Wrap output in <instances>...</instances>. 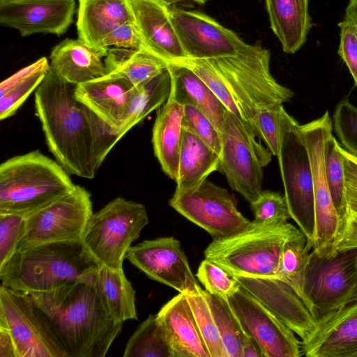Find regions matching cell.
Wrapping results in <instances>:
<instances>
[{"mask_svg": "<svg viewBox=\"0 0 357 357\" xmlns=\"http://www.w3.org/2000/svg\"><path fill=\"white\" fill-rule=\"evenodd\" d=\"M50 70L35 91V111L49 151L70 174L93 178L122 137Z\"/></svg>", "mask_w": 357, "mask_h": 357, "instance_id": "obj_1", "label": "cell"}, {"mask_svg": "<svg viewBox=\"0 0 357 357\" xmlns=\"http://www.w3.org/2000/svg\"><path fill=\"white\" fill-rule=\"evenodd\" d=\"M87 275L52 291L26 294L65 357L105 356L123 328Z\"/></svg>", "mask_w": 357, "mask_h": 357, "instance_id": "obj_2", "label": "cell"}, {"mask_svg": "<svg viewBox=\"0 0 357 357\" xmlns=\"http://www.w3.org/2000/svg\"><path fill=\"white\" fill-rule=\"evenodd\" d=\"M98 265L82 241L41 243L16 251L0 266L1 284L24 294L82 280Z\"/></svg>", "mask_w": 357, "mask_h": 357, "instance_id": "obj_3", "label": "cell"}, {"mask_svg": "<svg viewBox=\"0 0 357 357\" xmlns=\"http://www.w3.org/2000/svg\"><path fill=\"white\" fill-rule=\"evenodd\" d=\"M69 174L39 150L0 165V213L26 216L73 190Z\"/></svg>", "mask_w": 357, "mask_h": 357, "instance_id": "obj_4", "label": "cell"}, {"mask_svg": "<svg viewBox=\"0 0 357 357\" xmlns=\"http://www.w3.org/2000/svg\"><path fill=\"white\" fill-rule=\"evenodd\" d=\"M270 52L259 44L237 54L206 59L217 71L241 112L243 123L254 131L257 114L282 105L294 96L270 71Z\"/></svg>", "mask_w": 357, "mask_h": 357, "instance_id": "obj_5", "label": "cell"}, {"mask_svg": "<svg viewBox=\"0 0 357 357\" xmlns=\"http://www.w3.org/2000/svg\"><path fill=\"white\" fill-rule=\"evenodd\" d=\"M298 230L287 222L261 224L252 220L235 234L213 239L204 250V257L234 276L280 279L284 244Z\"/></svg>", "mask_w": 357, "mask_h": 357, "instance_id": "obj_6", "label": "cell"}, {"mask_svg": "<svg viewBox=\"0 0 357 357\" xmlns=\"http://www.w3.org/2000/svg\"><path fill=\"white\" fill-rule=\"evenodd\" d=\"M277 157L290 217L312 245L315 235V212L310 157L300 131V124L284 107L280 112Z\"/></svg>", "mask_w": 357, "mask_h": 357, "instance_id": "obj_7", "label": "cell"}, {"mask_svg": "<svg viewBox=\"0 0 357 357\" xmlns=\"http://www.w3.org/2000/svg\"><path fill=\"white\" fill-rule=\"evenodd\" d=\"M149 222L142 204L116 197L93 213L82 241L98 266L123 270L127 251Z\"/></svg>", "mask_w": 357, "mask_h": 357, "instance_id": "obj_8", "label": "cell"}, {"mask_svg": "<svg viewBox=\"0 0 357 357\" xmlns=\"http://www.w3.org/2000/svg\"><path fill=\"white\" fill-rule=\"evenodd\" d=\"M220 133L218 170L230 187L251 204L262 190L263 169L271 162L272 153L256 139L253 130L228 109Z\"/></svg>", "mask_w": 357, "mask_h": 357, "instance_id": "obj_9", "label": "cell"}, {"mask_svg": "<svg viewBox=\"0 0 357 357\" xmlns=\"http://www.w3.org/2000/svg\"><path fill=\"white\" fill-rule=\"evenodd\" d=\"M93 213L91 193L75 185L70 192L25 216L24 231L16 251L50 242L82 241Z\"/></svg>", "mask_w": 357, "mask_h": 357, "instance_id": "obj_10", "label": "cell"}, {"mask_svg": "<svg viewBox=\"0 0 357 357\" xmlns=\"http://www.w3.org/2000/svg\"><path fill=\"white\" fill-rule=\"evenodd\" d=\"M300 131L308 151L313 178L315 235L312 251L319 257H329L335 253V243L342 225L325 170V142L333 131L329 112L326 111L319 119L300 125Z\"/></svg>", "mask_w": 357, "mask_h": 357, "instance_id": "obj_11", "label": "cell"}, {"mask_svg": "<svg viewBox=\"0 0 357 357\" xmlns=\"http://www.w3.org/2000/svg\"><path fill=\"white\" fill-rule=\"evenodd\" d=\"M357 289V248L321 257L312 250L304 292L319 317L344 305Z\"/></svg>", "mask_w": 357, "mask_h": 357, "instance_id": "obj_12", "label": "cell"}, {"mask_svg": "<svg viewBox=\"0 0 357 357\" xmlns=\"http://www.w3.org/2000/svg\"><path fill=\"white\" fill-rule=\"evenodd\" d=\"M169 204L213 239L235 234L250 223L238 211L234 195L208 180L190 191L174 193Z\"/></svg>", "mask_w": 357, "mask_h": 357, "instance_id": "obj_13", "label": "cell"}, {"mask_svg": "<svg viewBox=\"0 0 357 357\" xmlns=\"http://www.w3.org/2000/svg\"><path fill=\"white\" fill-rule=\"evenodd\" d=\"M0 327L14 343L16 357H65L26 294L1 284Z\"/></svg>", "mask_w": 357, "mask_h": 357, "instance_id": "obj_14", "label": "cell"}, {"mask_svg": "<svg viewBox=\"0 0 357 357\" xmlns=\"http://www.w3.org/2000/svg\"><path fill=\"white\" fill-rule=\"evenodd\" d=\"M169 13L188 59L232 56L249 46L232 30L204 13L169 6Z\"/></svg>", "mask_w": 357, "mask_h": 357, "instance_id": "obj_15", "label": "cell"}, {"mask_svg": "<svg viewBox=\"0 0 357 357\" xmlns=\"http://www.w3.org/2000/svg\"><path fill=\"white\" fill-rule=\"evenodd\" d=\"M227 301L264 357L303 356L301 342L294 332L245 289L240 286Z\"/></svg>", "mask_w": 357, "mask_h": 357, "instance_id": "obj_16", "label": "cell"}, {"mask_svg": "<svg viewBox=\"0 0 357 357\" xmlns=\"http://www.w3.org/2000/svg\"><path fill=\"white\" fill-rule=\"evenodd\" d=\"M126 259L149 278L186 294L200 286L179 241L173 236L144 240L132 245Z\"/></svg>", "mask_w": 357, "mask_h": 357, "instance_id": "obj_17", "label": "cell"}, {"mask_svg": "<svg viewBox=\"0 0 357 357\" xmlns=\"http://www.w3.org/2000/svg\"><path fill=\"white\" fill-rule=\"evenodd\" d=\"M234 277L242 288L298 335L301 341L307 339L315 329L317 317L283 280L269 277Z\"/></svg>", "mask_w": 357, "mask_h": 357, "instance_id": "obj_18", "label": "cell"}, {"mask_svg": "<svg viewBox=\"0 0 357 357\" xmlns=\"http://www.w3.org/2000/svg\"><path fill=\"white\" fill-rule=\"evenodd\" d=\"M75 8V0H0V23L22 36H60L71 24Z\"/></svg>", "mask_w": 357, "mask_h": 357, "instance_id": "obj_19", "label": "cell"}, {"mask_svg": "<svg viewBox=\"0 0 357 357\" xmlns=\"http://www.w3.org/2000/svg\"><path fill=\"white\" fill-rule=\"evenodd\" d=\"M301 344L307 357H357V300L319 317Z\"/></svg>", "mask_w": 357, "mask_h": 357, "instance_id": "obj_20", "label": "cell"}, {"mask_svg": "<svg viewBox=\"0 0 357 357\" xmlns=\"http://www.w3.org/2000/svg\"><path fill=\"white\" fill-rule=\"evenodd\" d=\"M128 1L147 50L168 63L188 59L174 27L169 5L160 0Z\"/></svg>", "mask_w": 357, "mask_h": 357, "instance_id": "obj_21", "label": "cell"}, {"mask_svg": "<svg viewBox=\"0 0 357 357\" xmlns=\"http://www.w3.org/2000/svg\"><path fill=\"white\" fill-rule=\"evenodd\" d=\"M135 91L125 77L108 73L76 85L75 96L119 134Z\"/></svg>", "mask_w": 357, "mask_h": 357, "instance_id": "obj_22", "label": "cell"}, {"mask_svg": "<svg viewBox=\"0 0 357 357\" xmlns=\"http://www.w3.org/2000/svg\"><path fill=\"white\" fill-rule=\"evenodd\" d=\"M108 50L80 38L66 39L53 47L50 66L61 79L76 86L107 74L105 58Z\"/></svg>", "mask_w": 357, "mask_h": 357, "instance_id": "obj_23", "label": "cell"}, {"mask_svg": "<svg viewBox=\"0 0 357 357\" xmlns=\"http://www.w3.org/2000/svg\"><path fill=\"white\" fill-rule=\"evenodd\" d=\"M175 357H210L185 294L179 293L157 313Z\"/></svg>", "mask_w": 357, "mask_h": 357, "instance_id": "obj_24", "label": "cell"}, {"mask_svg": "<svg viewBox=\"0 0 357 357\" xmlns=\"http://www.w3.org/2000/svg\"><path fill=\"white\" fill-rule=\"evenodd\" d=\"M128 0H79L77 29L79 38L100 47L114 29L133 22Z\"/></svg>", "mask_w": 357, "mask_h": 357, "instance_id": "obj_25", "label": "cell"}, {"mask_svg": "<svg viewBox=\"0 0 357 357\" xmlns=\"http://www.w3.org/2000/svg\"><path fill=\"white\" fill-rule=\"evenodd\" d=\"M183 117V105L169 97L158 109L152 130L154 154L162 171L175 182L178 178Z\"/></svg>", "mask_w": 357, "mask_h": 357, "instance_id": "obj_26", "label": "cell"}, {"mask_svg": "<svg viewBox=\"0 0 357 357\" xmlns=\"http://www.w3.org/2000/svg\"><path fill=\"white\" fill-rule=\"evenodd\" d=\"M172 76L169 98L181 105L189 104L202 111L220 131L227 108L207 84L190 68L169 63Z\"/></svg>", "mask_w": 357, "mask_h": 357, "instance_id": "obj_27", "label": "cell"}, {"mask_svg": "<svg viewBox=\"0 0 357 357\" xmlns=\"http://www.w3.org/2000/svg\"><path fill=\"white\" fill-rule=\"evenodd\" d=\"M271 28L283 51L294 54L305 43L312 26L308 0H266Z\"/></svg>", "mask_w": 357, "mask_h": 357, "instance_id": "obj_28", "label": "cell"}, {"mask_svg": "<svg viewBox=\"0 0 357 357\" xmlns=\"http://www.w3.org/2000/svg\"><path fill=\"white\" fill-rule=\"evenodd\" d=\"M220 156L192 132L183 128L174 194L194 190L218 170Z\"/></svg>", "mask_w": 357, "mask_h": 357, "instance_id": "obj_29", "label": "cell"}, {"mask_svg": "<svg viewBox=\"0 0 357 357\" xmlns=\"http://www.w3.org/2000/svg\"><path fill=\"white\" fill-rule=\"evenodd\" d=\"M108 313L116 321L137 320L135 291L123 270L98 266L87 275Z\"/></svg>", "mask_w": 357, "mask_h": 357, "instance_id": "obj_30", "label": "cell"}, {"mask_svg": "<svg viewBox=\"0 0 357 357\" xmlns=\"http://www.w3.org/2000/svg\"><path fill=\"white\" fill-rule=\"evenodd\" d=\"M107 73L121 75L137 86L159 75L169 63L146 49L109 48Z\"/></svg>", "mask_w": 357, "mask_h": 357, "instance_id": "obj_31", "label": "cell"}, {"mask_svg": "<svg viewBox=\"0 0 357 357\" xmlns=\"http://www.w3.org/2000/svg\"><path fill=\"white\" fill-rule=\"evenodd\" d=\"M46 57L21 68L0 84V119L14 115L33 91L41 84L50 70Z\"/></svg>", "mask_w": 357, "mask_h": 357, "instance_id": "obj_32", "label": "cell"}, {"mask_svg": "<svg viewBox=\"0 0 357 357\" xmlns=\"http://www.w3.org/2000/svg\"><path fill=\"white\" fill-rule=\"evenodd\" d=\"M135 87L136 91L130 103L126 117L119 131L121 137L168 100L172 90V76L169 68Z\"/></svg>", "mask_w": 357, "mask_h": 357, "instance_id": "obj_33", "label": "cell"}, {"mask_svg": "<svg viewBox=\"0 0 357 357\" xmlns=\"http://www.w3.org/2000/svg\"><path fill=\"white\" fill-rule=\"evenodd\" d=\"M312 250V243L299 229L284 244L280 260L279 275L280 279L295 291L317 317L304 292L305 275Z\"/></svg>", "mask_w": 357, "mask_h": 357, "instance_id": "obj_34", "label": "cell"}, {"mask_svg": "<svg viewBox=\"0 0 357 357\" xmlns=\"http://www.w3.org/2000/svg\"><path fill=\"white\" fill-rule=\"evenodd\" d=\"M124 357H175L169 337L157 314H149L128 339Z\"/></svg>", "mask_w": 357, "mask_h": 357, "instance_id": "obj_35", "label": "cell"}, {"mask_svg": "<svg viewBox=\"0 0 357 357\" xmlns=\"http://www.w3.org/2000/svg\"><path fill=\"white\" fill-rule=\"evenodd\" d=\"M213 314L224 348L225 357H242V343L245 334L241 322L227 299L204 289Z\"/></svg>", "mask_w": 357, "mask_h": 357, "instance_id": "obj_36", "label": "cell"}, {"mask_svg": "<svg viewBox=\"0 0 357 357\" xmlns=\"http://www.w3.org/2000/svg\"><path fill=\"white\" fill-rule=\"evenodd\" d=\"M339 144L333 133H331L325 142L324 161L331 198L342 222L347 213V204L344 163Z\"/></svg>", "mask_w": 357, "mask_h": 357, "instance_id": "obj_37", "label": "cell"}, {"mask_svg": "<svg viewBox=\"0 0 357 357\" xmlns=\"http://www.w3.org/2000/svg\"><path fill=\"white\" fill-rule=\"evenodd\" d=\"M210 357H225L224 348L211 309L201 288L185 294Z\"/></svg>", "mask_w": 357, "mask_h": 357, "instance_id": "obj_38", "label": "cell"}, {"mask_svg": "<svg viewBox=\"0 0 357 357\" xmlns=\"http://www.w3.org/2000/svg\"><path fill=\"white\" fill-rule=\"evenodd\" d=\"M196 277L208 293L228 299L240 288L236 279L215 262L204 259L198 267Z\"/></svg>", "mask_w": 357, "mask_h": 357, "instance_id": "obj_39", "label": "cell"}, {"mask_svg": "<svg viewBox=\"0 0 357 357\" xmlns=\"http://www.w3.org/2000/svg\"><path fill=\"white\" fill-rule=\"evenodd\" d=\"M250 204L257 223H280L291 218L285 197L278 192L261 190Z\"/></svg>", "mask_w": 357, "mask_h": 357, "instance_id": "obj_40", "label": "cell"}, {"mask_svg": "<svg viewBox=\"0 0 357 357\" xmlns=\"http://www.w3.org/2000/svg\"><path fill=\"white\" fill-rule=\"evenodd\" d=\"M183 128L197 135L220 156V131L202 111L194 105H183Z\"/></svg>", "mask_w": 357, "mask_h": 357, "instance_id": "obj_41", "label": "cell"}, {"mask_svg": "<svg viewBox=\"0 0 357 357\" xmlns=\"http://www.w3.org/2000/svg\"><path fill=\"white\" fill-rule=\"evenodd\" d=\"M333 121L342 145L357 157V108L349 100H343L336 107Z\"/></svg>", "mask_w": 357, "mask_h": 357, "instance_id": "obj_42", "label": "cell"}, {"mask_svg": "<svg viewBox=\"0 0 357 357\" xmlns=\"http://www.w3.org/2000/svg\"><path fill=\"white\" fill-rule=\"evenodd\" d=\"M24 227V215L0 213V266L16 252Z\"/></svg>", "mask_w": 357, "mask_h": 357, "instance_id": "obj_43", "label": "cell"}, {"mask_svg": "<svg viewBox=\"0 0 357 357\" xmlns=\"http://www.w3.org/2000/svg\"><path fill=\"white\" fill-rule=\"evenodd\" d=\"M282 105L259 112L255 119L254 131L262 139L273 155L277 156L279 151L280 112Z\"/></svg>", "mask_w": 357, "mask_h": 357, "instance_id": "obj_44", "label": "cell"}, {"mask_svg": "<svg viewBox=\"0 0 357 357\" xmlns=\"http://www.w3.org/2000/svg\"><path fill=\"white\" fill-rule=\"evenodd\" d=\"M337 26L340 29L337 53L347 65L357 87V26L345 20Z\"/></svg>", "mask_w": 357, "mask_h": 357, "instance_id": "obj_45", "label": "cell"}, {"mask_svg": "<svg viewBox=\"0 0 357 357\" xmlns=\"http://www.w3.org/2000/svg\"><path fill=\"white\" fill-rule=\"evenodd\" d=\"M100 47L147 50L134 21L121 24L111 31L102 40Z\"/></svg>", "mask_w": 357, "mask_h": 357, "instance_id": "obj_46", "label": "cell"}, {"mask_svg": "<svg viewBox=\"0 0 357 357\" xmlns=\"http://www.w3.org/2000/svg\"><path fill=\"white\" fill-rule=\"evenodd\" d=\"M343 159L347 211L357 214V157L339 144Z\"/></svg>", "mask_w": 357, "mask_h": 357, "instance_id": "obj_47", "label": "cell"}, {"mask_svg": "<svg viewBox=\"0 0 357 357\" xmlns=\"http://www.w3.org/2000/svg\"><path fill=\"white\" fill-rule=\"evenodd\" d=\"M357 248V214L347 211L335 243V253Z\"/></svg>", "mask_w": 357, "mask_h": 357, "instance_id": "obj_48", "label": "cell"}, {"mask_svg": "<svg viewBox=\"0 0 357 357\" xmlns=\"http://www.w3.org/2000/svg\"><path fill=\"white\" fill-rule=\"evenodd\" d=\"M0 357H16L13 341L9 333L0 327Z\"/></svg>", "mask_w": 357, "mask_h": 357, "instance_id": "obj_49", "label": "cell"}, {"mask_svg": "<svg viewBox=\"0 0 357 357\" xmlns=\"http://www.w3.org/2000/svg\"><path fill=\"white\" fill-rule=\"evenodd\" d=\"M242 357H264L257 343L245 332L242 343Z\"/></svg>", "mask_w": 357, "mask_h": 357, "instance_id": "obj_50", "label": "cell"}, {"mask_svg": "<svg viewBox=\"0 0 357 357\" xmlns=\"http://www.w3.org/2000/svg\"><path fill=\"white\" fill-rule=\"evenodd\" d=\"M344 20L357 26V0H349L345 9Z\"/></svg>", "mask_w": 357, "mask_h": 357, "instance_id": "obj_51", "label": "cell"}, {"mask_svg": "<svg viewBox=\"0 0 357 357\" xmlns=\"http://www.w3.org/2000/svg\"><path fill=\"white\" fill-rule=\"evenodd\" d=\"M160 1L165 3L166 4H167L169 6H172L173 4L183 2V1H193V2H195L199 4H205L209 0H160Z\"/></svg>", "mask_w": 357, "mask_h": 357, "instance_id": "obj_52", "label": "cell"}, {"mask_svg": "<svg viewBox=\"0 0 357 357\" xmlns=\"http://www.w3.org/2000/svg\"><path fill=\"white\" fill-rule=\"evenodd\" d=\"M356 300H357V289L354 292V294L351 296V297L349 298V300L347 301V303H351V302L356 301Z\"/></svg>", "mask_w": 357, "mask_h": 357, "instance_id": "obj_53", "label": "cell"}]
</instances>
